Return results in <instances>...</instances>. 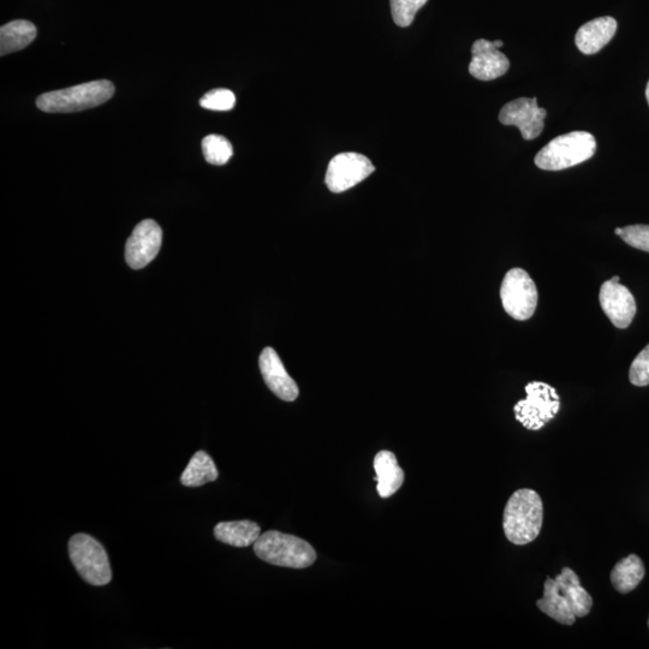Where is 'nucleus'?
Returning a JSON list of instances; mask_svg holds the SVG:
<instances>
[{"mask_svg": "<svg viewBox=\"0 0 649 649\" xmlns=\"http://www.w3.org/2000/svg\"><path fill=\"white\" fill-rule=\"evenodd\" d=\"M543 520V500L537 492L522 488L506 503L503 516L505 537L518 546L532 543L539 537Z\"/></svg>", "mask_w": 649, "mask_h": 649, "instance_id": "nucleus-1", "label": "nucleus"}, {"mask_svg": "<svg viewBox=\"0 0 649 649\" xmlns=\"http://www.w3.org/2000/svg\"><path fill=\"white\" fill-rule=\"evenodd\" d=\"M254 552L261 561L283 568L306 569L317 561V552L306 540L276 531L261 534Z\"/></svg>", "mask_w": 649, "mask_h": 649, "instance_id": "nucleus-2", "label": "nucleus"}, {"mask_svg": "<svg viewBox=\"0 0 649 649\" xmlns=\"http://www.w3.org/2000/svg\"><path fill=\"white\" fill-rule=\"evenodd\" d=\"M113 94H115V86L112 82L92 81L40 95L37 106L47 113L80 112L105 104Z\"/></svg>", "mask_w": 649, "mask_h": 649, "instance_id": "nucleus-3", "label": "nucleus"}, {"mask_svg": "<svg viewBox=\"0 0 649 649\" xmlns=\"http://www.w3.org/2000/svg\"><path fill=\"white\" fill-rule=\"evenodd\" d=\"M597 151V141L587 132H573L558 136L547 144L535 157V165L541 170L561 171L591 159Z\"/></svg>", "mask_w": 649, "mask_h": 649, "instance_id": "nucleus-4", "label": "nucleus"}, {"mask_svg": "<svg viewBox=\"0 0 649 649\" xmlns=\"http://www.w3.org/2000/svg\"><path fill=\"white\" fill-rule=\"evenodd\" d=\"M71 563L83 580L92 586H106L112 580L109 556L99 541L87 534H76L69 541Z\"/></svg>", "mask_w": 649, "mask_h": 649, "instance_id": "nucleus-5", "label": "nucleus"}, {"mask_svg": "<svg viewBox=\"0 0 649 649\" xmlns=\"http://www.w3.org/2000/svg\"><path fill=\"white\" fill-rule=\"evenodd\" d=\"M527 398L516 403V420L527 430L539 431L547 422L556 418L561 408L555 387L533 381L526 386Z\"/></svg>", "mask_w": 649, "mask_h": 649, "instance_id": "nucleus-6", "label": "nucleus"}, {"mask_svg": "<svg viewBox=\"0 0 649 649\" xmlns=\"http://www.w3.org/2000/svg\"><path fill=\"white\" fill-rule=\"evenodd\" d=\"M500 299L511 318L531 319L538 306L537 285L525 270L512 269L504 277Z\"/></svg>", "mask_w": 649, "mask_h": 649, "instance_id": "nucleus-7", "label": "nucleus"}, {"mask_svg": "<svg viewBox=\"0 0 649 649\" xmlns=\"http://www.w3.org/2000/svg\"><path fill=\"white\" fill-rule=\"evenodd\" d=\"M375 171L374 165L360 153L348 152L333 158L326 172V186L332 193L347 192L365 181Z\"/></svg>", "mask_w": 649, "mask_h": 649, "instance_id": "nucleus-8", "label": "nucleus"}, {"mask_svg": "<svg viewBox=\"0 0 649 649\" xmlns=\"http://www.w3.org/2000/svg\"><path fill=\"white\" fill-rule=\"evenodd\" d=\"M547 111L538 106L537 98H520L510 101L499 113V122L515 125L522 138L531 141L543 133Z\"/></svg>", "mask_w": 649, "mask_h": 649, "instance_id": "nucleus-9", "label": "nucleus"}, {"mask_svg": "<svg viewBox=\"0 0 649 649\" xmlns=\"http://www.w3.org/2000/svg\"><path fill=\"white\" fill-rule=\"evenodd\" d=\"M163 242V231L152 219L141 222L129 237L125 247V260L134 270L144 269L152 263Z\"/></svg>", "mask_w": 649, "mask_h": 649, "instance_id": "nucleus-10", "label": "nucleus"}, {"mask_svg": "<svg viewBox=\"0 0 649 649\" xmlns=\"http://www.w3.org/2000/svg\"><path fill=\"white\" fill-rule=\"evenodd\" d=\"M600 306L607 318L618 329H627L636 314V302L633 294L624 285L619 284L615 276L603 284L599 294Z\"/></svg>", "mask_w": 649, "mask_h": 649, "instance_id": "nucleus-11", "label": "nucleus"}, {"mask_svg": "<svg viewBox=\"0 0 649 649\" xmlns=\"http://www.w3.org/2000/svg\"><path fill=\"white\" fill-rule=\"evenodd\" d=\"M510 68L508 57L500 52L494 41L485 39L476 40L472 47V61L469 64V73L480 81L499 79Z\"/></svg>", "mask_w": 649, "mask_h": 649, "instance_id": "nucleus-12", "label": "nucleus"}, {"mask_svg": "<svg viewBox=\"0 0 649 649\" xmlns=\"http://www.w3.org/2000/svg\"><path fill=\"white\" fill-rule=\"evenodd\" d=\"M261 374L269 389L285 402H294L299 397V387L285 369L281 357L275 349L266 348L260 355Z\"/></svg>", "mask_w": 649, "mask_h": 649, "instance_id": "nucleus-13", "label": "nucleus"}, {"mask_svg": "<svg viewBox=\"0 0 649 649\" xmlns=\"http://www.w3.org/2000/svg\"><path fill=\"white\" fill-rule=\"evenodd\" d=\"M617 26V21L611 16L585 23L575 35L577 49L585 55L598 53L615 37Z\"/></svg>", "mask_w": 649, "mask_h": 649, "instance_id": "nucleus-14", "label": "nucleus"}, {"mask_svg": "<svg viewBox=\"0 0 649 649\" xmlns=\"http://www.w3.org/2000/svg\"><path fill=\"white\" fill-rule=\"evenodd\" d=\"M375 481L381 498H389L400 490L404 482V472L397 462L394 452L380 451L374 458Z\"/></svg>", "mask_w": 649, "mask_h": 649, "instance_id": "nucleus-15", "label": "nucleus"}, {"mask_svg": "<svg viewBox=\"0 0 649 649\" xmlns=\"http://www.w3.org/2000/svg\"><path fill=\"white\" fill-rule=\"evenodd\" d=\"M556 582L561 593L567 598L576 617H586L593 607V599L585 588L582 587L579 576L574 570L564 568L556 577Z\"/></svg>", "mask_w": 649, "mask_h": 649, "instance_id": "nucleus-16", "label": "nucleus"}, {"mask_svg": "<svg viewBox=\"0 0 649 649\" xmlns=\"http://www.w3.org/2000/svg\"><path fill=\"white\" fill-rule=\"evenodd\" d=\"M537 606L540 611L563 625H573L576 621L575 613L555 579L545 581L544 597L537 601Z\"/></svg>", "mask_w": 649, "mask_h": 649, "instance_id": "nucleus-17", "label": "nucleus"}, {"mask_svg": "<svg viewBox=\"0 0 649 649\" xmlns=\"http://www.w3.org/2000/svg\"><path fill=\"white\" fill-rule=\"evenodd\" d=\"M261 528L252 521L220 522L214 528V537L220 543L234 547H248L260 538Z\"/></svg>", "mask_w": 649, "mask_h": 649, "instance_id": "nucleus-18", "label": "nucleus"}, {"mask_svg": "<svg viewBox=\"0 0 649 649\" xmlns=\"http://www.w3.org/2000/svg\"><path fill=\"white\" fill-rule=\"evenodd\" d=\"M37 38V27L32 22L16 20L0 28V55L21 51Z\"/></svg>", "mask_w": 649, "mask_h": 649, "instance_id": "nucleus-19", "label": "nucleus"}, {"mask_svg": "<svg viewBox=\"0 0 649 649\" xmlns=\"http://www.w3.org/2000/svg\"><path fill=\"white\" fill-rule=\"evenodd\" d=\"M643 577H645V565H643L641 558L630 555L623 558L613 568L611 582L619 593L625 594L634 591L643 580Z\"/></svg>", "mask_w": 649, "mask_h": 649, "instance_id": "nucleus-20", "label": "nucleus"}, {"mask_svg": "<svg viewBox=\"0 0 649 649\" xmlns=\"http://www.w3.org/2000/svg\"><path fill=\"white\" fill-rule=\"evenodd\" d=\"M219 473L210 455L198 451L190 460L188 467L181 476L182 485L200 487L218 479Z\"/></svg>", "mask_w": 649, "mask_h": 649, "instance_id": "nucleus-21", "label": "nucleus"}, {"mask_svg": "<svg viewBox=\"0 0 649 649\" xmlns=\"http://www.w3.org/2000/svg\"><path fill=\"white\" fill-rule=\"evenodd\" d=\"M202 152L207 163L220 166L229 162L234 154V148L224 136L213 134L202 140Z\"/></svg>", "mask_w": 649, "mask_h": 649, "instance_id": "nucleus-22", "label": "nucleus"}, {"mask_svg": "<svg viewBox=\"0 0 649 649\" xmlns=\"http://www.w3.org/2000/svg\"><path fill=\"white\" fill-rule=\"evenodd\" d=\"M427 2L428 0H390L391 13L396 25L402 28L412 25L416 14Z\"/></svg>", "mask_w": 649, "mask_h": 649, "instance_id": "nucleus-23", "label": "nucleus"}, {"mask_svg": "<svg viewBox=\"0 0 649 649\" xmlns=\"http://www.w3.org/2000/svg\"><path fill=\"white\" fill-rule=\"evenodd\" d=\"M200 105L206 110L230 111L236 105V97L229 89H213L201 98Z\"/></svg>", "mask_w": 649, "mask_h": 649, "instance_id": "nucleus-24", "label": "nucleus"}, {"mask_svg": "<svg viewBox=\"0 0 649 649\" xmlns=\"http://www.w3.org/2000/svg\"><path fill=\"white\" fill-rule=\"evenodd\" d=\"M619 237L629 246L649 253V225L625 226L622 235Z\"/></svg>", "mask_w": 649, "mask_h": 649, "instance_id": "nucleus-25", "label": "nucleus"}, {"mask_svg": "<svg viewBox=\"0 0 649 649\" xmlns=\"http://www.w3.org/2000/svg\"><path fill=\"white\" fill-rule=\"evenodd\" d=\"M629 379L635 386L649 385V344L631 363Z\"/></svg>", "mask_w": 649, "mask_h": 649, "instance_id": "nucleus-26", "label": "nucleus"}, {"mask_svg": "<svg viewBox=\"0 0 649 649\" xmlns=\"http://www.w3.org/2000/svg\"><path fill=\"white\" fill-rule=\"evenodd\" d=\"M622 232H623V228H617V229L615 230V234H616L617 236H621V235H622Z\"/></svg>", "mask_w": 649, "mask_h": 649, "instance_id": "nucleus-27", "label": "nucleus"}, {"mask_svg": "<svg viewBox=\"0 0 649 649\" xmlns=\"http://www.w3.org/2000/svg\"><path fill=\"white\" fill-rule=\"evenodd\" d=\"M646 98H647V101H648V104H649V82H648V85H647V88H646Z\"/></svg>", "mask_w": 649, "mask_h": 649, "instance_id": "nucleus-28", "label": "nucleus"}, {"mask_svg": "<svg viewBox=\"0 0 649 649\" xmlns=\"http://www.w3.org/2000/svg\"><path fill=\"white\" fill-rule=\"evenodd\" d=\"M648 625H649V621H648Z\"/></svg>", "mask_w": 649, "mask_h": 649, "instance_id": "nucleus-29", "label": "nucleus"}]
</instances>
